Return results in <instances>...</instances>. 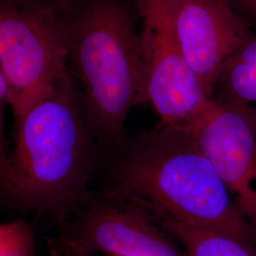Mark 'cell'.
<instances>
[{
	"instance_id": "7",
	"label": "cell",
	"mask_w": 256,
	"mask_h": 256,
	"mask_svg": "<svg viewBox=\"0 0 256 256\" xmlns=\"http://www.w3.org/2000/svg\"><path fill=\"white\" fill-rule=\"evenodd\" d=\"M185 59L210 100L222 66L256 34L230 5L218 0H158Z\"/></svg>"
},
{
	"instance_id": "3",
	"label": "cell",
	"mask_w": 256,
	"mask_h": 256,
	"mask_svg": "<svg viewBox=\"0 0 256 256\" xmlns=\"http://www.w3.org/2000/svg\"><path fill=\"white\" fill-rule=\"evenodd\" d=\"M62 20L68 64L104 156L124 144V126L147 102L136 0H78Z\"/></svg>"
},
{
	"instance_id": "4",
	"label": "cell",
	"mask_w": 256,
	"mask_h": 256,
	"mask_svg": "<svg viewBox=\"0 0 256 256\" xmlns=\"http://www.w3.org/2000/svg\"><path fill=\"white\" fill-rule=\"evenodd\" d=\"M46 246L48 256H186L146 209L104 192L61 224Z\"/></svg>"
},
{
	"instance_id": "14",
	"label": "cell",
	"mask_w": 256,
	"mask_h": 256,
	"mask_svg": "<svg viewBox=\"0 0 256 256\" xmlns=\"http://www.w3.org/2000/svg\"><path fill=\"white\" fill-rule=\"evenodd\" d=\"M232 56L245 64L256 66V34L240 46Z\"/></svg>"
},
{
	"instance_id": "6",
	"label": "cell",
	"mask_w": 256,
	"mask_h": 256,
	"mask_svg": "<svg viewBox=\"0 0 256 256\" xmlns=\"http://www.w3.org/2000/svg\"><path fill=\"white\" fill-rule=\"evenodd\" d=\"M146 64L147 102L160 126H187L209 99L185 59L158 0H136Z\"/></svg>"
},
{
	"instance_id": "15",
	"label": "cell",
	"mask_w": 256,
	"mask_h": 256,
	"mask_svg": "<svg viewBox=\"0 0 256 256\" xmlns=\"http://www.w3.org/2000/svg\"><path fill=\"white\" fill-rule=\"evenodd\" d=\"M246 106L248 114L252 120L256 129V106Z\"/></svg>"
},
{
	"instance_id": "11",
	"label": "cell",
	"mask_w": 256,
	"mask_h": 256,
	"mask_svg": "<svg viewBox=\"0 0 256 256\" xmlns=\"http://www.w3.org/2000/svg\"><path fill=\"white\" fill-rule=\"evenodd\" d=\"M0 256H36L34 229L26 220L0 223Z\"/></svg>"
},
{
	"instance_id": "17",
	"label": "cell",
	"mask_w": 256,
	"mask_h": 256,
	"mask_svg": "<svg viewBox=\"0 0 256 256\" xmlns=\"http://www.w3.org/2000/svg\"><path fill=\"white\" fill-rule=\"evenodd\" d=\"M218 1H220L221 3H224V4L230 5V6L232 7V5H230V0H218Z\"/></svg>"
},
{
	"instance_id": "16",
	"label": "cell",
	"mask_w": 256,
	"mask_h": 256,
	"mask_svg": "<svg viewBox=\"0 0 256 256\" xmlns=\"http://www.w3.org/2000/svg\"><path fill=\"white\" fill-rule=\"evenodd\" d=\"M58 1H60V2H64V3H66V4H72V3L76 2V1H78V0H58Z\"/></svg>"
},
{
	"instance_id": "18",
	"label": "cell",
	"mask_w": 256,
	"mask_h": 256,
	"mask_svg": "<svg viewBox=\"0 0 256 256\" xmlns=\"http://www.w3.org/2000/svg\"></svg>"
},
{
	"instance_id": "8",
	"label": "cell",
	"mask_w": 256,
	"mask_h": 256,
	"mask_svg": "<svg viewBox=\"0 0 256 256\" xmlns=\"http://www.w3.org/2000/svg\"><path fill=\"white\" fill-rule=\"evenodd\" d=\"M187 128L256 234V129L246 106L214 99Z\"/></svg>"
},
{
	"instance_id": "13",
	"label": "cell",
	"mask_w": 256,
	"mask_h": 256,
	"mask_svg": "<svg viewBox=\"0 0 256 256\" xmlns=\"http://www.w3.org/2000/svg\"><path fill=\"white\" fill-rule=\"evenodd\" d=\"M230 3L250 27L256 28V0H230Z\"/></svg>"
},
{
	"instance_id": "2",
	"label": "cell",
	"mask_w": 256,
	"mask_h": 256,
	"mask_svg": "<svg viewBox=\"0 0 256 256\" xmlns=\"http://www.w3.org/2000/svg\"><path fill=\"white\" fill-rule=\"evenodd\" d=\"M14 126L10 202L61 225L92 198L90 184L104 156L70 70Z\"/></svg>"
},
{
	"instance_id": "9",
	"label": "cell",
	"mask_w": 256,
	"mask_h": 256,
	"mask_svg": "<svg viewBox=\"0 0 256 256\" xmlns=\"http://www.w3.org/2000/svg\"><path fill=\"white\" fill-rule=\"evenodd\" d=\"M156 220L176 240L186 256H256V243L214 230Z\"/></svg>"
},
{
	"instance_id": "5",
	"label": "cell",
	"mask_w": 256,
	"mask_h": 256,
	"mask_svg": "<svg viewBox=\"0 0 256 256\" xmlns=\"http://www.w3.org/2000/svg\"><path fill=\"white\" fill-rule=\"evenodd\" d=\"M0 72L16 124L70 72L62 20L46 10L0 6Z\"/></svg>"
},
{
	"instance_id": "1",
	"label": "cell",
	"mask_w": 256,
	"mask_h": 256,
	"mask_svg": "<svg viewBox=\"0 0 256 256\" xmlns=\"http://www.w3.org/2000/svg\"><path fill=\"white\" fill-rule=\"evenodd\" d=\"M108 194L158 220L214 230L256 243V234L187 126H160L108 158Z\"/></svg>"
},
{
	"instance_id": "12",
	"label": "cell",
	"mask_w": 256,
	"mask_h": 256,
	"mask_svg": "<svg viewBox=\"0 0 256 256\" xmlns=\"http://www.w3.org/2000/svg\"><path fill=\"white\" fill-rule=\"evenodd\" d=\"M10 106L9 88L0 72V194L10 202L12 182L10 165V154L5 140V110Z\"/></svg>"
},
{
	"instance_id": "10",
	"label": "cell",
	"mask_w": 256,
	"mask_h": 256,
	"mask_svg": "<svg viewBox=\"0 0 256 256\" xmlns=\"http://www.w3.org/2000/svg\"><path fill=\"white\" fill-rule=\"evenodd\" d=\"M214 99L238 106L256 104V66L232 56L220 70L214 88Z\"/></svg>"
}]
</instances>
